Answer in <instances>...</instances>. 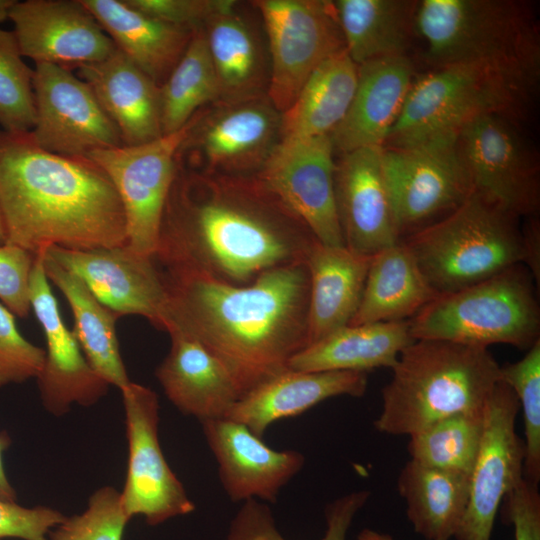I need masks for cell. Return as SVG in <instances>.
Instances as JSON below:
<instances>
[{"label":"cell","instance_id":"obj_50","mask_svg":"<svg viewBox=\"0 0 540 540\" xmlns=\"http://www.w3.org/2000/svg\"><path fill=\"white\" fill-rule=\"evenodd\" d=\"M15 0H0V23L8 19L9 10Z\"/></svg>","mask_w":540,"mask_h":540},{"label":"cell","instance_id":"obj_27","mask_svg":"<svg viewBox=\"0 0 540 540\" xmlns=\"http://www.w3.org/2000/svg\"><path fill=\"white\" fill-rule=\"evenodd\" d=\"M170 350L155 376L170 402L199 421L225 417L242 396L227 368L199 341L169 329Z\"/></svg>","mask_w":540,"mask_h":540},{"label":"cell","instance_id":"obj_44","mask_svg":"<svg viewBox=\"0 0 540 540\" xmlns=\"http://www.w3.org/2000/svg\"><path fill=\"white\" fill-rule=\"evenodd\" d=\"M143 13L169 25L196 31L231 0H126Z\"/></svg>","mask_w":540,"mask_h":540},{"label":"cell","instance_id":"obj_34","mask_svg":"<svg viewBox=\"0 0 540 540\" xmlns=\"http://www.w3.org/2000/svg\"><path fill=\"white\" fill-rule=\"evenodd\" d=\"M417 3L409 0H335L345 50L358 66L406 56L415 31Z\"/></svg>","mask_w":540,"mask_h":540},{"label":"cell","instance_id":"obj_37","mask_svg":"<svg viewBox=\"0 0 540 540\" xmlns=\"http://www.w3.org/2000/svg\"><path fill=\"white\" fill-rule=\"evenodd\" d=\"M483 428L484 411L448 416L410 435L407 450L420 464L470 476Z\"/></svg>","mask_w":540,"mask_h":540},{"label":"cell","instance_id":"obj_36","mask_svg":"<svg viewBox=\"0 0 540 540\" xmlns=\"http://www.w3.org/2000/svg\"><path fill=\"white\" fill-rule=\"evenodd\" d=\"M163 135L184 127L202 108L219 100L216 74L203 29L193 32L182 57L160 86Z\"/></svg>","mask_w":540,"mask_h":540},{"label":"cell","instance_id":"obj_30","mask_svg":"<svg viewBox=\"0 0 540 540\" xmlns=\"http://www.w3.org/2000/svg\"><path fill=\"white\" fill-rule=\"evenodd\" d=\"M414 339L408 321L346 325L308 345L288 363L297 371H356L392 368Z\"/></svg>","mask_w":540,"mask_h":540},{"label":"cell","instance_id":"obj_23","mask_svg":"<svg viewBox=\"0 0 540 540\" xmlns=\"http://www.w3.org/2000/svg\"><path fill=\"white\" fill-rule=\"evenodd\" d=\"M408 55L358 65L355 94L347 114L329 135L334 152L383 147L414 82Z\"/></svg>","mask_w":540,"mask_h":540},{"label":"cell","instance_id":"obj_51","mask_svg":"<svg viewBox=\"0 0 540 540\" xmlns=\"http://www.w3.org/2000/svg\"><path fill=\"white\" fill-rule=\"evenodd\" d=\"M5 243H6V233H5V228H4V224H3V220H2V216L0 212V245H3Z\"/></svg>","mask_w":540,"mask_h":540},{"label":"cell","instance_id":"obj_17","mask_svg":"<svg viewBox=\"0 0 540 540\" xmlns=\"http://www.w3.org/2000/svg\"><path fill=\"white\" fill-rule=\"evenodd\" d=\"M330 136L284 139L256 175L327 246H344Z\"/></svg>","mask_w":540,"mask_h":540},{"label":"cell","instance_id":"obj_40","mask_svg":"<svg viewBox=\"0 0 540 540\" xmlns=\"http://www.w3.org/2000/svg\"><path fill=\"white\" fill-rule=\"evenodd\" d=\"M500 380L515 394L524 419L525 479L540 481V339L516 362L500 366Z\"/></svg>","mask_w":540,"mask_h":540},{"label":"cell","instance_id":"obj_41","mask_svg":"<svg viewBox=\"0 0 540 540\" xmlns=\"http://www.w3.org/2000/svg\"><path fill=\"white\" fill-rule=\"evenodd\" d=\"M129 519L120 492L111 486L97 489L81 514L66 517L48 534L49 540H122Z\"/></svg>","mask_w":540,"mask_h":540},{"label":"cell","instance_id":"obj_45","mask_svg":"<svg viewBox=\"0 0 540 540\" xmlns=\"http://www.w3.org/2000/svg\"><path fill=\"white\" fill-rule=\"evenodd\" d=\"M65 518L50 507L27 508L0 499V539L49 540V532Z\"/></svg>","mask_w":540,"mask_h":540},{"label":"cell","instance_id":"obj_16","mask_svg":"<svg viewBox=\"0 0 540 540\" xmlns=\"http://www.w3.org/2000/svg\"><path fill=\"white\" fill-rule=\"evenodd\" d=\"M519 408L514 392L500 380L485 406L482 440L456 540H491L501 503L524 478V441L515 429Z\"/></svg>","mask_w":540,"mask_h":540},{"label":"cell","instance_id":"obj_25","mask_svg":"<svg viewBox=\"0 0 540 540\" xmlns=\"http://www.w3.org/2000/svg\"><path fill=\"white\" fill-rule=\"evenodd\" d=\"M367 385L365 372H307L288 368L243 394L225 417L245 425L262 438L276 421L298 416L332 397H361Z\"/></svg>","mask_w":540,"mask_h":540},{"label":"cell","instance_id":"obj_47","mask_svg":"<svg viewBox=\"0 0 540 540\" xmlns=\"http://www.w3.org/2000/svg\"><path fill=\"white\" fill-rule=\"evenodd\" d=\"M522 229V264L533 277L536 287L540 285V223L536 216L527 217Z\"/></svg>","mask_w":540,"mask_h":540},{"label":"cell","instance_id":"obj_12","mask_svg":"<svg viewBox=\"0 0 540 540\" xmlns=\"http://www.w3.org/2000/svg\"><path fill=\"white\" fill-rule=\"evenodd\" d=\"M188 126L152 142L97 150L87 157L113 184L125 214L126 245L136 253L155 255L176 154Z\"/></svg>","mask_w":540,"mask_h":540},{"label":"cell","instance_id":"obj_6","mask_svg":"<svg viewBox=\"0 0 540 540\" xmlns=\"http://www.w3.org/2000/svg\"><path fill=\"white\" fill-rule=\"evenodd\" d=\"M519 219L473 191L455 210L402 242L433 289L445 294L522 264Z\"/></svg>","mask_w":540,"mask_h":540},{"label":"cell","instance_id":"obj_5","mask_svg":"<svg viewBox=\"0 0 540 540\" xmlns=\"http://www.w3.org/2000/svg\"><path fill=\"white\" fill-rule=\"evenodd\" d=\"M415 31L435 67L487 64L525 73L540 72V39L527 3L514 0H422Z\"/></svg>","mask_w":540,"mask_h":540},{"label":"cell","instance_id":"obj_21","mask_svg":"<svg viewBox=\"0 0 540 540\" xmlns=\"http://www.w3.org/2000/svg\"><path fill=\"white\" fill-rule=\"evenodd\" d=\"M200 423L221 485L233 502L276 503L281 489L305 464L302 453L274 450L239 422L223 417Z\"/></svg>","mask_w":540,"mask_h":540},{"label":"cell","instance_id":"obj_7","mask_svg":"<svg viewBox=\"0 0 540 540\" xmlns=\"http://www.w3.org/2000/svg\"><path fill=\"white\" fill-rule=\"evenodd\" d=\"M537 78L487 64L435 67L414 80L402 111L383 147L411 145L457 133L471 120L499 114L519 117Z\"/></svg>","mask_w":540,"mask_h":540},{"label":"cell","instance_id":"obj_15","mask_svg":"<svg viewBox=\"0 0 540 540\" xmlns=\"http://www.w3.org/2000/svg\"><path fill=\"white\" fill-rule=\"evenodd\" d=\"M33 91L35 124L30 134L40 148L87 158L94 151L123 145L91 88L70 69L36 63Z\"/></svg>","mask_w":540,"mask_h":540},{"label":"cell","instance_id":"obj_24","mask_svg":"<svg viewBox=\"0 0 540 540\" xmlns=\"http://www.w3.org/2000/svg\"><path fill=\"white\" fill-rule=\"evenodd\" d=\"M242 6L231 0L203 28L221 103L268 96L270 58L266 35Z\"/></svg>","mask_w":540,"mask_h":540},{"label":"cell","instance_id":"obj_48","mask_svg":"<svg viewBox=\"0 0 540 540\" xmlns=\"http://www.w3.org/2000/svg\"><path fill=\"white\" fill-rule=\"evenodd\" d=\"M11 444L7 432H0V499L7 502H16L17 495L10 484L4 469L3 454Z\"/></svg>","mask_w":540,"mask_h":540},{"label":"cell","instance_id":"obj_32","mask_svg":"<svg viewBox=\"0 0 540 540\" xmlns=\"http://www.w3.org/2000/svg\"><path fill=\"white\" fill-rule=\"evenodd\" d=\"M47 278L65 296L74 318L73 334L93 370L109 385L122 389L131 381L123 363L116 334L120 317L91 292L85 282L44 252Z\"/></svg>","mask_w":540,"mask_h":540},{"label":"cell","instance_id":"obj_1","mask_svg":"<svg viewBox=\"0 0 540 540\" xmlns=\"http://www.w3.org/2000/svg\"><path fill=\"white\" fill-rule=\"evenodd\" d=\"M176 164L153 257L164 272L246 285L306 261L318 240L256 175L206 174Z\"/></svg>","mask_w":540,"mask_h":540},{"label":"cell","instance_id":"obj_33","mask_svg":"<svg viewBox=\"0 0 540 540\" xmlns=\"http://www.w3.org/2000/svg\"><path fill=\"white\" fill-rule=\"evenodd\" d=\"M470 476L409 460L401 469L397 488L416 533L426 540L455 537L466 511Z\"/></svg>","mask_w":540,"mask_h":540},{"label":"cell","instance_id":"obj_9","mask_svg":"<svg viewBox=\"0 0 540 540\" xmlns=\"http://www.w3.org/2000/svg\"><path fill=\"white\" fill-rule=\"evenodd\" d=\"M381 164L399 241L446 216L474 191L456 133L383 147Z\"/></svg>","mask_w":540,"mask_h":540},{"label":"cell","instance_id":"obj_43","mask_svg":"<svg viewBox=\"0 0 540 540\" xmlns=\"http://www.w3.org/2000/svg\"><path fill=\"white\" fill-rule=\"evenodd\" d=\"M35 254L5 243L0 245V300L14 315L25 318L31 308L30 275Z\"/></svg>","mask_w":540,"mask_h":540},{"label":"cell","instance_id":"obj_46","mask_svg":"<svg viewBox=\"0 0 540 540\" xmlns=\"http://www.w3.org/2000/svg\"><path fill=\"white\" fill-rule=\"evenodd\" d=\"M538 485L525 478L505 497V520L514 540H540V494Z\"/></svg>","mask_w":540,"mask_h":540},{"label":"cell","instance_id":"obj_38","mask_svg":"<svg viewBox=\"0 0 540 540\" xmlns=\"http://www.w3.org/2000/svg\"><path fill=\"white\" fill-rule=\"evenodd\" d=\"M370 493L358 490L340 496L325 509L326 530L321 540H346L355 515ZM225 540H287L279 532L269 506L257 499L246 500L230 522Z\"/></svg>","mask_w":540,"mask_h":540},{"label":"cell","instance_id":"obj_31","mask_svg":"<svg viewBox=\"0 0 540 540\" xmlns=\"http://www.w3.org/2000/svg\"><path fill=\"white\" fill-rule=\"evenodd\" d=\"M439 294L402 242L372 256L350 325L408 321Z\"/></svg>","mask_w":540,"mask_h":540},{"label":"cell","instance_id":"obj_19","mask_svg":"<svg viewBox=\"0 0 540 540\" xmlns=\"http://www.w3.org/2000/svg\"><path fill=\"white\" fill-rule=\"evenodd\" d=\"M8 18L23 57L67 69L107 58L116 46L81 0L15 1Z\"/></svg>","mask_w":540,"mask_h":540},{"label":"cell","instance_id":"obj_14","mask_svg":"<svg viewBox=\"0 0 540 540\" xmlns=\"http://www.w3.org/2000/svg\"><path fill=\"white\" fill-rule=\"evenodd\" d=\"M120 391L128 441L127 474L120 492L126 516L130 520L141 515L155 526L192 513L195 504L161 449L157 394L132 381Z\"/></svg>","mask_w":540,"mask_h":540},{"label":"cell","instance_id":"obj_3","mask_svg":"<svg viewBox=\"0 0 540 540\" xmlns=\"http://www.w3.org/2000/svg\"><path fill=\"white\" fill-rule=\"evenodd\" d=\"M0 212L6 243L33 254L126 244L121 200L88 158L40 148L29 133L0 128Z\"/></svg>","mask_w":540,"mask_h":540},{"label":"cell","instance_id":"obj_26","mask_svg":"<svg viewBox=\"0 0 540 540\" xmlns=\"http://www.w3.org/2000/svg\"><path fill=\"white\" fill-rule=\"evenodd\" d=\"M78 73L116 125L124 146L163 136L160 86L119 49L99 62L80 66Z\"/></svg>","mask_w":540,"mask_h":540},{"label":"cell","instance_id":"obj_35","mask_svg":"<svg viewBox=\"0 0 540 540\" xmlns=\"http://www.w3.org/2000/svg\"><path fill=\"white\" fill-rule=\"evenodd\" d=\"M358 66L346 50L322 62L282 113V140L330 135L353 100Z\"/></svg>","mask_w":540,"mask_h":540},{"label":"cell","instance_id":"obj_2","mask_svg":"<svg viewBox=\"0 0 540 540\" xmlns=\"http://www.w3.org/2000/svg\"><path fill=\"white\" fill-rule=\"evenodd\" d=\"M163 330L199 341L230 372L242 395L288 369L309 344L305 262L269 270L246 285L163 272Z\"/></svg>","mask_w":540,"mask_h":540},{"label":"cell","instance_id":"obj_13","mask_svg":"<svg viewBox=\"0 0 540 540\" xmlns=\"http://www.w3.org/2000/svg\"><path fill=\"white\" fill-rule=\"evenodd\" d=\"M456 136L474 191L518 218L536 216L540 207L538 162L513 119L483 115L463 125Z\"/></svg>","mask_w":540,"mask_h":540},{"label":"cell","instance_id":"obj_49","mask_svg":"<svg viewBox=\"0 0 540 540\" xmlns=\"http://www.w3.org/2000/svg\"><path fill=\"white\" fill-rule=\"evenodd\" d=\"M357 540H395L391 535L365 528L358 535Z\"/></svg>","mask_w":540,"mask_h":540},{"label":"cell","instance_id":"obj_29","mask_svg":"<svg viewBox=\"0 0 540 540\" xmlns=\"http://www.w3.org/2000/svg\"><path fill=\"white\" fill-rule=\"evenodd\" d=\"M116 48L161 86L185 52L194 31L159 21L126 0H81Z\"/></svg>","mask_w":540,"mask_h":540},{"label":"cell","instance_id":"obj_8","mask_svg":"<svg viewBox=\"0 0 540 540\" xmlns=\"http://www.w3.org/2000/svg\"><path fill=\"white\" fill-rule=\"evenodd\" d=\"M538 289V288H537ZM414 340L437 339L528 350L540 339L536 284L523 264L462 289L439 294L408 320Z\"/></svg>","mask_w":540,"mask_h":540},{"label":"cell","instance_id":"obj_22","mask_svg":"<svg viewBox=\"0 0 540 540\" xmlns=\"http://www.w3.org/2000/svg\"><path fill=\"white\" fill-rule=\"evenodd\" d=\"M382 148H359L335 161V204L344 246L365 256L400 242L382 173Z\"/></svg>","mask_w":540,"mask_h":540},{"label":"cell","instance_id":"obj_10","mask_svg":"<svg viewBox=\"0 0 540 540\" xmlns=\"http://www.w3.org/2000/svg\"><path fill=\"white\" fill-rule=\"evenodd\" d=\"M282 141V112L268 96L216 102L190 120L176 160L182 166L230 176L257 175Z\"/></svg>","mask_w":540,"mask_h":540},{"label":"cell","instance_id":"obj_18","mask_svg":"<svg viewBox=\"0 0 540 540\" xmlns=\"http://www.w3.org/2000/svg\"><path fill=\"white\" fill-rule=\"evenodd\" d=\"M45 253L79 276L96 298L120 317L140 315L163 330L167 290L153 257L136 253L126 244L89 250L52 246Z\"/></svg>","mask_w":540,"mask_h":540},{"label":"cell","instance_id":"obj_11","mask_svg":"<svg viewBox=\"0 0 540 540\" xmlns=\"http://www.w3.org/2000/svg\"><path fill=\"white\" fill-rule=\"evenodd\" d=\"M262 21L270 58L268 97L285 112L313 71L345 50L333 1H251Z\"/></svg>","mask_w":540,"mask_h":540},{"label":"cell","instance_id":"obj_39","mask_svg":"<svg viewBox=\"0 0 540 540\" xmlns=\"http://www.w3.org/2000/svg\"><path fill=\"white\" fill-rule=\"evenodd\" d=\"M34 70L23 60L13 31L0 29V128L29 133L35 124Z\"/></svg>","mask_w":540,"mask_h":540},{"label":"cell","instance_id":"obj_42","mask_svg":"<svg viewBox=\"0 0 540 540\" xmlns=\"http://www.w3.org/2000/svg\"><path fill=\"white\" fill-rule=\"evenodd\" d=\"M45 349L26 340L15 316L0 304V388L37 378L45 361Z\"/></svg>","mask_w":540,"mask_h":540},{"label":"cell","instance_id":"obj_28","mask_svg":"<svg viewBox=\"0 0 540 540\" xmlns=\"http://www.w3.org/2000/svg\"><path fill=\"white\" fill-rule=\"evenodd\" d=\"M372 256L319 241L305 261L309 274V344L349 325L359 306Z\"/></svg>","mask_w":540,"mask_h":540},{"label":"cell","instance_id":"obj_20","mask_svg":"<svg viewBox=\"0 0 540 540\" xmlns=\"http://www.w3.org/2000/svg\"><path fill=\"white\" fill-rule=\"evenodd\" d=\"M45 250L35 253L30 275V303L45 335L47 348L37 377L44 408L55 416L73 404L91 406L108 391L109 384L90 366L60 314L44 269Z\"/></svg>","mask_w":540,"mask_h":540},{"label":"cell","instance_id":"obj_4","mask_svg":"<svg viewBox=\"0 0 540 540\" xmlns=\"http://www.w3.org/2000/svg\"><path fill=\"white\" fill-rule=\"evenodd\" d=\"M382 389L375 428L410 436L459 413H482L500 381V365L488 348L418 339L400 353Z\"/></svg>","mask_w":540,"mask_h":540}]
</instances>
